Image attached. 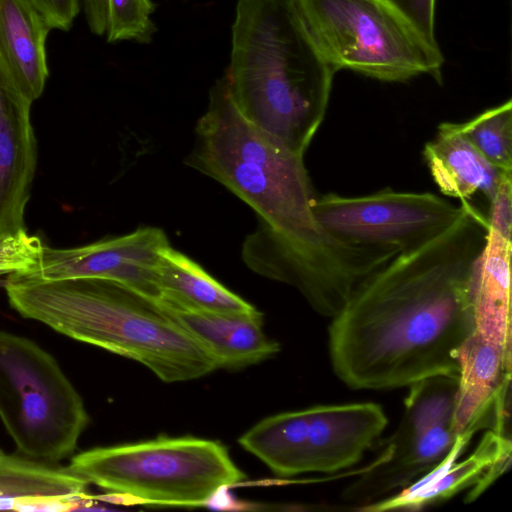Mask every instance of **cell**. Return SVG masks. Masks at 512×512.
Returning a JSON list of instances; mask_svg holds the SVG:
<instances>
[{"label": "cell", "mask_w": 512, "mask_h": 512, "mask_svg": "<svg viewBox=\"0 0 512 512\" xmlns=\"http://www.w3.org/2000/svg\"><path fill=\"white\" fill-rule=\"evenodd\" d=\"M447 228L399 252L331 319L336 376L355 390H387L459 374V352L474 331L473 285L488 218L470 200Z\"/></svg>", "instance_id": "cell-1"}, {"label": "cell", "mask_w": 512, "mask_h": 512, "mask_svg": "<svg viewBox=\"0 0 512 512\" xmlns=\"http://www.w3.org/2000/svg\"><path fill=\"white\" fill-rule=\"evenodd\" d=\"M185 163L224 185L340 287L361 284L388 260L386 248L342 241L321 226L303 158L243 117L224 76L211 89Z\"/></svg>", "instance_id": "cell-2"}, {"label": "cell", "mask_w": 512, "mask_h": 512, "mask_svg": "<svg viewBox=\"0 0 512 512\" xmlns=\"http://www.w3.org/2000/svg\"><path fill=\"white\" fill-rule=\"evenodd\" d=\"M335 72L291 0H239L224 75L238 111L304 158L322 124Z\"/></svg>", "instance_id": "cell-3"}, {"label": "cell", "mask_w": 512, "mask_h": 512, "mask_svg": "<svg viewBox=\"0 0 512 512\" xmlns=\"http://www.w3.org/2000/svg\"><path fill=\"white\" fill-rule=\"evenodd\" d=\"M8 302L21 316L72 339L137 361L167 383L217 369L205 349L159 303L112 280L9 275Z\"/></svg>", "instance_id": "cell-4"}, {"label": "cell", "mask_w": 512, "mask_h": 512, "mask_svg": "<svg viewBox=\"0 0 512 512\" xmlns=\"http://www.w3.org/2000/svg\"><path fill=\"white\" fill-rule=\"evenodd\" d=\"M67 467L111 495L161 506L206 505L245 478L221 443L195 437L93 448Z\"/></svg>", "instance_id": "cell-5"}, {"label": "cell", "mask_w": 512, "mask_h": 512, "mask_svg": "<svg viewBox=\"0 0 512 512\" xmlns=\"http://www.w3.org/2000/svg\"><path fill=\"white\" fill-rule=\"evenodd\" d=\"M314 46L337 73L387 82L428 75L442 82L444 56L387 0H291Z\"/></svg>", "instance_id": "cell-6"}, {"label": "cell", "mask_w": 512, "mask_h": 512, "mask_svg": "<svg viewBox=\"0 0 512 512\" xmlns=\"http://www.w3.org/2000/svg\"><path fill=\"white\" fill-rule=\"evenodd\" d=\"M0 419L21 455L56 464L89 423L83 400L35 342L0 331Z\"/></svg>", "instance_id": "cell-7"}, {"label": "cell", "mask_w": 512, "mask_h": 512, "mask_svg": "<svg viewBox=\"0 0 512 512\" xmlns=\"http://www.w3.org/2000/svg\"><path fill=\"white\" fill-rule=\"evenodd\" d=\"M388 423L376 403L316 405L264 418L238 440L273 473H333L355 465Z\"/></svg>", "instance_id": "cell-8"}, {"label": "cell", "mask_w": 512, "mask_h": 512, "mask_svg": "<svg viewBox=\"0 0 512 512\" xmlns=\"http://www.w3.org/2000/svg\"><path fill=\"white\" fill-rule=\"evenodd\" d=\"M313 211L321 226L342 241L403 252L450 226L462 205L429 192L382 189L352 197L327 193L315 198Z\"/></svg>", "instance_id": "cell-9"}, {"label": "cell", "mask_w": 512, "mask_h": 512, "mask_svg": "<svg viewBox=\"0 0 512 512\" xmlns=\"http://www.w3.org/2000/svg\"><path fill=\"white\" fill-rule=\"evenodd\" d=\"M170 243L165 232L143 227L75 248L43 246L39 262L26 274L43 280L100 278L121 283L160 301L158 266Z\"/></svg>", "instance_id": "cell-10"}, {"label": "cell", "mask_w": 512, "mask_h": 512, "mask_svg": "<svg viewBox=\"0 0 512 512\" xmlns=\"http://www.w3.org/2000/svg\"><path fill=\"white\" fill-rule=\"evenodd\" d=\"M471 438L459 436L447 457L417 482L378 501L358 507L366 512L418 510L468 490L467 502L480 496L509 466L512 445L506 432L488 429L475 450L456 462Z\"/></svg>", "instance_id": "cell-11"}, {"label": "cell", "mask_w": 512, "mask_h": 512, "mask_svg": "<svg viewBox=\"0 0 512 512\" xmlns=\"http://www.w3.org/2000/svg\"><path fill=\"white\" fill-rule=\"evenodd\" d=\"M458 437L452 424L424 427L400 422L380 457L347 486L343 498L366 505L406 489L434 470Z\"/></svg>", "instance_id": "cell-12"}, {"label": "cell", "mask_w": 512, "mask_h": 512, "mask_svg": "<svg viewBox=\"0 0 512 512\" xmlns=\"http://www.w3.org/2000/svg\"><path fill=\"white\" fill-rule=\"evenodd\" d=\"M510 380L511 354L472 332L459 352L453 419L458 436L471 438L484 428L506 432Z\"/></svg>", "instance_id": "cell-13"}, {"label": "cell", "mask_w": 512, "mask_h": 512, "mask_svg": "<svg viewBox=\"0 0 512 512\" xmlns=\"http://www.w3.org/2000/svg\"><path fill=\"white\" fill-rule=\"evenodd\" d=\"M31 105L0 68V239L26 230L37 160Z\"/></svg>", "instance_id": "cell-14"}, {"label": "cell", "mask_w": 512, "mask_h": 512, "mask_svg": "<svg viewBox=\"0 0 512 512\" xmlns=\"http://www.w3.org/2000/svg\"><path fill=\"white\" fill-rule=\"evenodd\" d=\"M88 485L68 467L0 450V510H74L90 499Z\"/></svg>", "instance_id": "cell-15"}, {"label": "cell", "mask_w": 512, "mask_h": 512, "mask_svg": "<svg viewBox=\"0 0 512 512\" xmlns=\"http://www.w3.org/2000/svg\"><path fill=\"white\" fill-rule=\"evenodd\" d=\"M160 304L206 350L217 368H243L280 351V345L264 333L262 315H226Z\"/></svg>", "instance_id": "cell-16"}, {"label": "cell", "mask_w": 512, "mask_h": 512, "mask_svg": "<svg viewBox=\"0 0 512 512\" xmlns=\"http://www.w3.org/2000/svg\"><path fill=\"white\" fill-rule=\"evenodd\" d=\"M50 29L28 0H0V68L31 102L42 95L49 76Z\"/></svg>", "instance_id": "cell-17"}, {"label": "cell", "mask_w": 512, "mask_h": 512, "mask_svg": "<svg viewBox=\"0 0 512 512\" xmlns=\"http://www.w3.org/2000/svg\"><path fill=\"white\" fill-rule=\"evenodd\" d=\"M423 157L441 193L459 200L481 192L490 202L504 178L512 175L489 162L461 133L459 123H440Z\"/></svg>", "instance_id": "cell-18"}, {"label": "cell", "mask_w": 512, "mask_h": 512, "mask_svg": "<svg viewBox=\"0 0 512 512\" xmlns=\"http://www.w3.org/2000/svg\"><path fill=\"white\" fill-rule=\"evenodd\" d=\"M511 237L489 227L473 285L474 333L511 354Z\"/></svg>", "instance_id": "cell-19"}, {"label": "cell", "mask_w": 512, "mask_h": 512, "mask_svg": "<svg viewBox=\"0 0 512 512\" xmlns=\"http://www.w3.org/2000/svg\"><path fill=\"white\" fill-rule=\"evenodd\" d=\"M158 285L161 293L159 302L163 304L217 314L262 315L171 245L161 252Z\"/></svg>", "instance_id": "cell-20"}, {"label": "cell", "mask_w": 512, "mask_h": 512, "mask_svg": "<svg viewBox=\"0 0 512 512\" xmlns=\"http://www.w3.org/2000/svg\"><path fill=\"white\" fill-rule=\"evenodd\" d=\"M465 138L493 165L512 172V101L459 123Z\"/></svg>", "instance_id": "cell-21"}, {"label": "cell", "mask_w": 512, "mask_h": 512, "mask_svg": "<svg viewBox=\"0 0 512 512\" xmlns=\"http://www.w3.org/2000/svg\"><path fill=\"white\" fill-rule=\"evenodd\" d=\"M154 10L151 0H107L108 42H149L155 32Z\"/></svg>", "instance_id": "cell-22"}, {"label": "cell", "mask_w": 512, "mask_h": 512, "mask_svg": "<svg viewBox=\"0 0 512 512\" xmlns=\"http://www.w3.org/2000/svg\"><path fill=\"white\" fill-rule=\"evenodd\" d=\"M43 243L27 231L0 239V276L26 273L39 262Z\"/></svg>", "instance_id": "cell-23"}, {"label": "cell", "mask_w": 512, "mask_h": 512, "mask_svg": "<svg viewBox=\"0 0 512 512\" xmlns=\"http://www.w3.org/2000/svg\"><path fill=\"white\" fill-rule=\"evenodd\" d=\"M430 42L435 36L436 0H387Z\"/></svg>", "instance_id": "cell-24"}, {"label": "cell", "mask_w": 512, "mask_h": 512, "mask_svg": "<svg viewBox=\"0 0 512 512\" xmlns=\"http://www.w3.org/2000/svg\"><path fill=\"white\" fill-rule=\"evenodd\" d=\"M51 29L67 31L80 10V0H28Z\"/></svg>", "instance_id": "cell-25"}, {"label": "cell", "mask_w": 512, "mask_h": 512, "mask_svg": "<svg viewBox=\"0 0 512 512\" xmlns=\"http://www.w3.org/2000/svg\"><path fill=\"white\" fill-rule=\"evenodd\" d=\"M489 227L511 237L512 231V175L504 178L489 202Z\"/></svg>", "instance_id": "cell-26"}, {"label": "cell", "mask_w": 512, "mask_h": 512, "mask_svg": "<svg viewBox=\"0 0 512 512\" xmlns=\"http://www.w3.org/2000/svg\"><path fill=\"white\" fill-rule=\"evenodd\" d=\"M85 3L92 6H97L105 2V0H84Z\"/></svg>", "instance_id": "cell-27"}]
</instances>
